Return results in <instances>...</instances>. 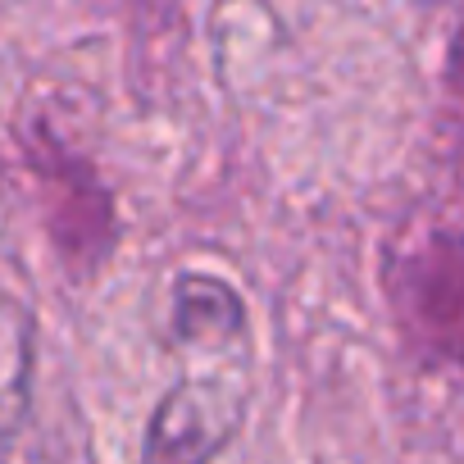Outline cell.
Instances as JSON below:
<instances>
[{"label": "cell", "instance_id": "6da1fadb", "mask_svg": "<svg viewBox=\"0 0 464 464\" xmlns=\"http://www.w3.org/2000/svg\"><path fill=\"white\" fill-rule=\"evenodd\" d=\"M169 346L182 373L150 414L141 459H209L251 410V324L218 274H178L169 287Z\"/></svg>", "mask_w": 464, "mask_h": 464}, {"label": "cell", "instance_id": "7a4b0ae2", "mask_svg": "<svg viewBox=\"0 0 464 464\" xmlns=\"http://www.w3.org/2000/svg\"><path fill=\"white\" fill-rule=\"evenodd\" d=\"M382 292L401 346L428 369H464V227L423 223L387 242Z\"/></svg>", "mask_w": 464, "mask_h": 464}, {"label": "cell", "instance_id": "3957f363", "mask_svg": "<svg viewBox=\"0 0 464 464\" xmlns=\"http://www.w3.org/2000/svg\"><path fill=\"white\" fill-rule=\"evenodd\" d=\"M24 155H28V169L37 173L42 205H46V232H51L60 260L69 265L73 278H92L110 260L114 232H119L114 200L101 173L42 123L24 137Z\"/></svg>", "mask_w": 464, "mask_h": 464}, {"label": "cell", "instance_id": "277c9868", "mask_svg": "<svg viewBox=\"0 0 464 464\" xmlns=\"http://www.w3.org/2000/svg\"><path fill=\"white\" fill-rule=\"evenodd\" d=\"M37 373V319L33 305L0 283V441L19 437L33 410Z\"/></svg>", "mask_w": 464, "mask_h": 464}]
</instances>
